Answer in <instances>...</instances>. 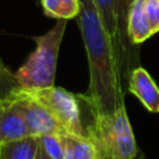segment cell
Listing matches in <instances>:
<instances>
[{
  "mask_svg": "<svg viewBox=\"0 0 159 159\" xmlns=\"http://www.w3.org/2000/svg\"><path fill=\"white\" fill-rule=\"evenodd\" d=\"M89 69V87L81 102L91 115H109L124 106L120 60L115 42L103 27L93 0H81L78 17Z\"/></svg>",
  "mask_w": 159,
  "mask_h": 159,
  "instance_id": "6da1fadb",
  "label": "cell"
},
{
  "mask_svg": "<svg viewBox=\"0 0 159 159\" xmlns=\"http://www.w3.org/2000/svg\"><path fill=\"white\" fill-rule=\"evenodd\" d=\"M67 30L66 20H59L48 32L32 36L35 50L14 74L21 88L55 87L60 46Z\"/></svg>",
  "mask_w": 159,
  "mask_h": 159,
  "instance_id": "7a4b0ae2",
  "label": "cell"
},
{
  "mask_svg": "<svg viewBox=\"0 0 159 159\" xmlns=\"http://www.w3.org/2000/svg\"><path fill=\"white\" fill-rule=\"evenodd\" d=\"M87 135L93 140L106 159H135L137 143L127 116L126 106L109 115H91Z\"/></svg>",
  "mask_w": 159,
  "mask_h": 159,
  "instance_id": "3957f363",
  "label": "cell"
},
{
  "mask_svg": "<svg viewBox=\"0 0 159 159\" xmlns=\"http://www.w3.org/2000/svg\"><path fill=\"white\" fill-rule=\"evenodd\" d=\"M24 95L34 99L45 107L66 133L87 135L82 123V110L80 95L60 87L49 88H20Z\"/></svg>",
  "mask_w": 159,
  "mask_h": 159,
  "instance_id": "277c9868",
  "label": "cell"
},
{
  "mask_svg": "<svg viewBox=\"0 0 159 159\" xmlns=\"http://www.w3.org/2000/svg\"><path fill=\"white\" fill-rule=\"evenodd\" d=\"M13 96L16 98L17 103L21 109V113L24 116L25 121H27V126L32 137L41 138L43 135L59 134V133L64 131L59 124V121L42 105H39L34 99L24 95L20 88L13 93Z\"/></svg>",
  "mask_w": 159,
  "mask_h": 159,
  "instance_id": "5b68a950",
  "label": "cell"
},
{
  "mask_svg": "<svg viewBox=\"0 0 159 159\" xmlns=\"http://www.w3.org/2000/svg\"><path fill=\"white\" fill-rule=\"evenodd\" d=\"M32 137L13 95L0 101V145Z\"/></svg>",
  "mask_w": 159,
  "mask_h": 159,
  "instance_id": "8992f818",
  "label": "cell"
},
{
  "mask_svg": "<svg viewBox=\"0 0 159 159\" xmlns=\"http://www.w3.org/2000/svg\"><path fill=\"white\" fill-rule=\"evenodd\" d=\"M129 89L149 112H159V88L145 69L137 67L133 70L129 80Z\"/></svg>",
  "mask_w": 159,
  "mask_h": 159,
  "instance_id": "52a82bcc",
  "label": "cell"
},
{
  "mask_svg": "<svg viewBox=\"0 0 159 159\" xmlns=\"http://www.w3.org/2000/svg\"><path fill=\"white\" fill-rule=\"evenodd\" d=\"M64 159H106L99 147L88 135L63 131L60 134Z\"/></svg>",
  "mask_w": 159,
  "mask_h": 159,
  "instance_id": "ba28073f",
  "label": "cell"
},
{
  "mask_svg": "<svg viewBox=\"0 0 159 159\" xmlns=\"http://www.w3.org/2000/svg\"><path fill=\"white\" fill-rule=\"evenodd\" d=\"M151 36L152 31L145 14L144 0H134L127 18V38L130 43L140 45Z\"/></svg>",
  "mask_w": 159,
  "mask_h": 159,
  "instance_id": "9c48e42d",
  "label": "cell"
},
{
  "mask_svg": "<svg viewBox=\"0 0 159 159\" xmlns=\"http://www.w3.org/2000/svg\"><path fill=\"white\" fill-rule=\"evenodd\" d=\"M43 14L55 20H71L81 11V0H38Z\"/></svg>",
  "mask_w": 159,
  "mask_h": 159,
  "instance_id": "30bf717a",
  "label": "cell"
},
{
  "mask_svg": "<svg viewBox=\"0 0 159 159\" xmlns=\"http://www.w3.org/2000/svg\"><path fill=\"white\" fill-rule=\"evenodd\" d=\"M39 141L36 137L0 145V159H36Z\"/></svg>",
  "mask_w": 159,
  "mask_h": 159,
  "instance_id": "8fae6325",
  "label": "cell"
},
{
  "mask_svg": "<svg viewBox=\"0 0 159 159\" xmlns=\"http://www.w3.org/2000/svg\"><path fill=\"white\" fill-rule=\"evenodd\" d=\"M103 27L115 42L116 50L119 46V27H117V0H93ZM119 55V52H117Z\"/></svg>",
  "mask_w": 159,
  "mask_h": 159,
  "instance_id": "7c38bea8",
  "label": "cell"
},
{
  "mask_svg": "<svg viewBox=\"0 0 159 159\" xmlns=\"http://www.w3.org/2000/svg\"><path fill=\"white\" fill-rule=\"evenodd\" d=\"M134 0H117V27H119V60L121 61L123 53H126V43H129L127 38V18Z\"/></svg>",
  "mask_w": 159,
  "mask_h": 159,
  "instance_id": "4fadbf2b",
  "label": "cell"
},
{
  "mask_svg": "<svg viewBox=\"0 0 159 159\" xmlns=\"http://www.w3.org/2000/svg\"><path fill=\"white\" fill-rule=\"evenodd\" d=\"M21 85L18 84L16 74L4 64V61L0 57V101L11 96Z\"/></svg>",
  "mask_w": 159,
  "mask_h": 159,
  "instance_id": "5bb4252c",
  "label": "cell"
},
{
  "mask_svg": "<svg viewBox=\"0 0 159 159\" xmlns=\"http://www.w3.org/2000/svg\"><path fill=\"white\" fill-rule=\"evenodd\" d=\"M61 133L59 134H50L43 135V137L38 138L41 147L43 148L45 154L50 159H64L63 155V144H61Z\"/></svg>",
  "mask_w": 159,
  "mask_h": 159,
  "instance_id": "9a60e30c",
  "label": "cell"
},
{
  "mask_svg": "<svg viewBox=\"0 0 159 159\" xmlns=\"http://www.w3.org/2000/svg\"><path fill=\"white\" fill-rule=\"evenodd\" d=\"M144 7L152 35H155L159 32V0H144Z\"/></svg>",
  "mask_w": 159,
  "mask_h": 159,
  "instance_id": "2e32d148",
  "label": "cell"
},
{
  "mask_svg": "<svg viewBox=\"0 0 159 159\" xmlns=\"http://www.w3.org/2000/svg\"><path fill=\"white\" fill-rule=\"evenodd\" d=\"M38 141H39V140H38ZM36 159H50L46 154H45V151H43V148L41 147V144H39V147H38V154H36Z\"/></svg>",
  "mask_w": 159,
  "mask_h": 159,
  "instance_id": "e0dca14e",
  "label": "cell"
}]
</instances>
